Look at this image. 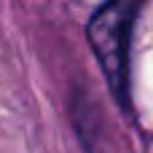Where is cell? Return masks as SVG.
Wrapping results in <instances>:
<instances>
[{
  "label": "cell",
  "mask_w": 153,
  "mask_h": 153,
  "mask_svg": "<svg viewBox=\"0 0 153 153\" xmlns=\"http://www.w3.org/2000/svg\"><path fill=\"white\" fill-rule=\"evenodd\" d=\"M132 0H113L108 3L97 19L91 22V40L102 59V67L116 89L124 86V51H126V30L132 16Z\"/></svg>",
  "instance_id": "obj_1"
}]
</instances>
